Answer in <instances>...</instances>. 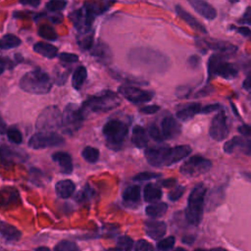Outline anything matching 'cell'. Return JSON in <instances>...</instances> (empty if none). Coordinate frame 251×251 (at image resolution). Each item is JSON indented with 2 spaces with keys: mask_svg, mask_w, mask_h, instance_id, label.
Masks as SVG:
<instances>
[{
  "mask_svg": "<svg viewBox=\"0 0 251 251\" xmlns=\"http://www.w3.org/2000/svg\"><path fill=\"white\" fill-rule=\"evenodd\" d=\"M130 63L150 73H164L170 67V60L159 51L150 48H134L128 53Z\"/></svg>",
  "mask_w": 251,
  "mask_h": 251,
  "instance_id": "6da1fadb",
  "label": "cell"
},
{
  "mask_svg": "<svg viewBox=\"0 0 251 251\" xmlns=\"http://www.w3.org/2000/svg\"><path fill=\"white\" fill-rule=\"evenodd\" d=\"M191 153L188 145H178L175 147H152L145 150V157L148 163L154 167L170 166Z\"/></svg>",
  "mask_w": 251,
  "mask_h": 251,
  "instance_id": "7a4b0ae2",
  "label": "cell"
},
{
  "mask_svg": "<svg viewBox=\"0 0 251 251\" xmlns=\"http://www.w3.org/2000/svg\"><path fill=\"white\" fill-rule=\"evenodd\" d=\"M206 191V186L203 183H197L189 194L185 218L186 221L192 226H198L201 223Z\"/></svg>",
  "mask_w": 251,
  "mask_h": 251,
  "instance_id": "3957f363",
  "label": "cell"
},
{
  "mask_svg": "<svg viewBox=\"0 0 251 251\" xmlns=\"http://www.w3.org/2000/svg\"><path fill=\"white\" fill-rule=\"evenodd\" d=\"M20 87L34 94L48 93L52 87L50 76L43 71L33 70L26 73L20 80Z\"/></svg>",
  "mask_w": 251,
  "mask_h": 251,
  "instance_id": "277c9868",
  "label": "cell"
},
{
  "mask_svg": "<svg viewBox=\"0 0 251 251\" xmlns=\"http://www.w3.org/2000/svg\"><path fill=\"white\" fill-rule=\"evenodd\" d=\"M121 103L120 97L113 91H104L103 93L89 97L80 108L85 116L89 112H106L118 107Z\"/></svg>",
  "mask_w": 251,
  "mask_h": 251,
  "instance_id": "5b68a950",
  "label": "cell"
},
{
  "mask_svg": "<svg viewBox=\"0 0 251 251\" xmlns=\"http://www.w3.org/2000/svg\"><path fill=\"white\" fill-rule=\"evenodd\" d=\"M209 77L222 76L226 79H231L237 75V69L229 62L226 61V56L220 53L213 54L208 62Z\"/></svg>",
  "mask_w": 251,
  "mask_h": 251,
  "instance_id": "8992f818",
  "label": "cell"
},
{
  "mask_svg": "<svg viewBox=\"0 0 251 251\" xmlns=\"http://www.w3.org/2000/svg\"><path fill=\"white\" fill-rule=\"evenodd\" d=\"M127 126L119 120H110L103 127L107 144L111 148H120L127 135Z\"/></svg>",
  "mask_w": 251,
  "mask_h": 251,
  "instance_id": "52a82bcc",
  "label": "cell"
},
{
  "mask_svg": "<svg viewBox=\"0 0 251 251\" xmlns=\"http://www.w3.org/2000/svg\"><path fill=\"white\" fill-rule=\"evenodd\" d=\"M36 128L41 131H50L62 126V114L56 106L45 108L36 121Z\"/></svg>",
  "mask_w": 251,
  "mask_h": 251,
  "instance_id": "ba28073f",
  "label": "cell"
},
{
  "mask_svg": "<svg viewBox=\"0 0 251 251\" xmlns=\"http://www.w3.org/2000/svg\"><path fill=\"white\" fill-rule=\"evenodd\" d=\"M84 115L80 108L75 104H69L62 114V126L68 133L76 131L82 125Z\"/></svg>",
  "mask_w": 251,
  "mask_h": 251,
  "instance_id": "9c48e42d",
  "label": "cell"
},
{
  "mask_svg": "<svg viewBox=\"0 0 251 251\" xmlns=\"http://www.w3.org/2000/svg\"><path fill=\"white\" fill-rule=\"evenodd\" d=\"M212 168L210 160L201 155L191 156L180 167V173L186 176H198L207 173Z\"/></svg>",
  "mask_w": 251,
  "mask_h": 251,
  "instance_id": "30bf717a",
  "label": "cell"
},
{
  "mask_svg": "<svg viewBox=\"0 0 251 251\" xmlns=\"http://www.w3.org/2000/svg\"><path fill=\"white\" fill-rule=\"evenodd\" d=\"M64 141V138L55 132L43 131L34 133L28 140V146L33 149H41L62 145Z\"/></svg>",
  "mask_w": 251,
  "mask_h": 251,
  "instance_id": "8fae6325",
  "label": "cell"
},
{
  "mask_svg": "<svg viewBox=\"0 0 251 251\" xmlns=\"http://www.w3.org/2000/svg\"><path fill=\"white\" fill-rule=\"evenodd\" d=\"M209 133L210 136L217 141H222L226 138L229 133V126L227 124V117L225 111H219L218 114L213 118Z\"/></svg>",
  "mask_w": 251,
  "mask_h": 251,
  "instance_id": "7c38bea8",
  "label": "cell"
},
{
  "mask_svg": "<svg viewBox=\"0 0 251 251\" xmlns=\"http://www.w3.org/2000/svg\"><path fill=\"white\" fill-rule=\"evenodd\" d=\"M94 18L95 17L88 13L84 7L72 12L70 15V19L74 26L79 33H85L90 31Z\"/></svg>",
  "mask_w": 251,
  "mask_h": 251,
  "instance_id": "4fadbf2b",
  "label": "cell"
},
{
  "mask_svg": "<svg viewBox=\"0 0 251 251\" xmlns=\"http://www.w3.org/2000/svg\"><path fill=\"white\" fill-rule=\"evenodd\" d=\"M119 92L125 97L126 100L132 103H143L148 102L153 98V93L143 90L141 88L131 86V85H124L119 87Z\"/></svg>",
  "mask_w": 251,
  "mask_h": 251,
  "instance_id": "5bb4252c",
  "label": "cell"
},
{
  "mask_svg": "<svg viewBox=\"0 0 251 251\" xmlns=\"http://www.w3.org/2000/svg\"><path fill=\"white\" fill-rule=\"evenodd\" d=\"M197 44L200 48H202L204 51L208 49H212L217 51L220 54L225 55L226 57L227 55H231L236 51V46L229 42L226 41H218V40H198Z\"/></svg>",
  "mask_w": 251,
  "mask_h": 251,
  "instance_id": "9a60e30c",
  "label": "cell"
},
{
  "mask_svg": "<svg viewBox=\"0 0 251 251\" xmlns=\"http://www.w3.org/2000/svg\"><path fill=\"white\" fill-rule=\"evenodd\" d=\"M161 130L165 139H173L180 134L181 126L175 118L166 117L162 121Z\"/></svg>",
  "mask_w": 251,
  "mask_h": 251,
  "instance_id": "2e32d148",
  "label": "cell"
},
{
  "mask_svg": "<svg viewBox=\"0 0 251 251\" xmlns=\"http://www.w3.org/2000/svg\"><path fill=\"white\" fill-rule=\"evenodd\" d=\"M190 6L207 20H214L217 17V10L205 0H187Z\"/></svg>",
  "mask_w": 251,
  "mask_h": 251,
  "instance_id": "e0dca14e",
  "label": "cell"
},
{
  "mask_svg": "<svg viewBox=\"0 0 251 251\" xmlns=\"http://www.w3.org/2000/svg\"><path fill=\"white\" fill-rule=\"evenodd\" d=\"M145 231L152 239L158 240L165 235L167 231V226L164 222L149 220L145 222Z\"/></svg>",
  "mask_w": 251,
  "mask_h": 251,
  "instance_id": "ac0fdd59",
  "label": "cell"
},
{
  "mask_svg": "<svg viewBox=\"0 0 251 251\" xmlns=\"http://www.w3.org/2000/svg\"><path fill=\"white\" fill-rule=\"evenodd\" d=\"M176 14L180 17V19H182L193 29L200 31L202 33H207L206 27L200 22H198L192 15H190L188 12H186L182 7H180L179 5H176Z\"/></svg>",
  "mask_w": 251,
  "mask_h": 251,
  "instance_id": "d6986e66",
  "label": "cell"
},
{
  "mask_svg": "<svg viewBox=\"0 0 251 251\" xmlns=\"http://www.w3.org/2000/svg\"><path fill=\"white\" fill-rule=\"evenodd\" d=\"M90 50H91L92 56L97 58V60H99L100 62L108 63L112 59V52H111L110 48L108 47L107 44H105L101 41L97 42L94 46H92V48Z\"/></svg>",
  "mask_w": 251,
  "mask_h": 251,
  "instance_id": "ffe728a7",
  "label": "cell"
},
{
  "mask_svg": "<svg viewBox=\"0 0 251 251\" xmlns=\"http://www.w3.org/2000/svg\"><path fill=\"white\" fill-rule=\"evenodd\" d=\"M52 159L59 165L62 173L71 174L73 172V161L68 153L60 151L56 152L52 155Z\"/></svg>",
  "mask_w": 251,
  "mask_h": 251,
  "instance_id": "44dd1931",
  "label": "cell"
},
{
  "mask_svg": "<svg viewBox=\"0 0 251 251\" xmlns=\"http://www.w3.org/2000/svg\"><path fill=\"white\" fill-rule=\"evenodd\" d=\"M0 234L7 241H18L21 238V231L14 226L0 221Z\"/></svg>",
  "mask_w": 251,
  "mask_h": 251,
  "instance_id": "7402d4cb",
  "label": "cell"
},
{
  "mask_svg": "<svg viewBox=\"0 0 251 251\" xmlns=\"http://www.w3.org/2000/svg\"><path fill=\"white\" fill-rule=\"evenodd\" d=\"M75 183L70 179L60 180L55 185L56 194L61 198H69L70 196H72L75 191Z\"/></svg>",
  "mask_w": 251,
  "mask_h": 251,
  "instance_id": "603a6c76",
  "label": "cell"
},
{
  "mask_svg": "<svg viewBox=\"0 0 251 251\" xmlns=\"http://www.w3.org/2000/svg\"><path fill=\"white\" fill-rule=\"evenodd\" d=\"M33 50L49 59L55 58L58 55V49L54 45L46 42H37L33 45Z\"/></svg>",
  "mask_w": 251,
  "mask_h": 251,
  "instance_id": "cb8c5ba5",
  "label": "cell"
},
{
  "mask_svg": "<svg viewBox=\"0 0 251 251\" xmlns=\"http://www.w3.org/2000/svg\"><path fill=\"white\" fill-rule=\"evenodd\" d=\"M123 200L126 205H136L140 200V188L138 185L127 187L123 193Z\"/></svg>",
  "mask_w": 251,
  "mask_h": 251,
  "instance_id": "d4e9b609",
  "label": "cell"
},
{
  "mask_svg": "<svg viewBox=\"0 0 251 251\" xmlns=\"http://www.w3.org/2000/svg\"><path fill=\"white\" fill-rule=\"evenodd\" d=\"M132 143L139 147L143 148L148 144V135L145 129L140 126H135L132 129V135H131Z\"/></svg>",
  "mask_w": 251,
  "mask_h": 251,
  "instance_id": "484cf974",
  "label": "cell"
},
{
  "mask_svg": "<svg viewBox=\"0 0 251 251\" xmlns=\"http://www.w3.org/2000/svg\"><path fill=\"white\" fill-rule=\"evenodd\" d=\"M83 7L88 13H90L94 17L101 15L107 10L106 3L100 0H86Z\"/></svg>",
  "mask_w": 251,
  "mask_h": 251,
  "instance_id": "4316f807",
  "label": "cell"
},
{
  "mask_svg": "<svg viewBox=\"0 0 251 251\" xmlns=\"http://www.w3.org/2000/svg\"><path fill=\"white\" fill-rule=\"evenodd\" d=\"M200 110H201V105L199 103H193L179 110L176 113V117L181 121H188L191 118H193L196 114L200 113Z\"/></svg>",
  "mask_w": 251,
  "mask_h": 251,
  "instance_id": "83f0119b",
  "label": "cell"
},
{
  "mask_svg": "<svg viewBox=\"0 0 251 251\" xmlns=\"http://www.w3.org/2000/svg\"><path fill=\"white\" fill-rule=\"evenodd\" d=\"M143 194L144 200L146 202H155L162 197V190L158 185L154 183H148L144 187Z\"/></svg>",
  "mask_w": 251,
  "mask_h": 251,
  "instance_id": "f1b7e54d",
  "label": "cell"
},
{
  "mask_svg": "<svg viewBox=\"0 0 251 251\" xmlns=\"http://www.w3.org/2000/svg\"><path fill=\"white\" fill-rule=\"evenodd\" d=\"M168 210V205L165 202H158L153 203L151 205H148L146 207V214L152 219H157L165 215V213Z\"/></svg>",
  "mask_w": 251,
  "mask_h": 251,
  "instance_id": "f546056e",
  "label": "cell"
},
{
  "mask_svg": "<svg viewBox=\"0 0 251 251\" xmlns=\"http://www.w3.org/2000/svg\"><path fill=\"white\" fill-rule=\"evenodd\" d=\"M238 146H246L248 148H251V144L247 142V140H244L243 138L239 136H235L229 140H227L224 145V150L226 153H232L234 149Z\"/></svg>",
  "mask_w": 251,
  "mask_h": 251,
  "instance_id": "4dcf8cb0",
  "label": "cell"
},
{
  "mask_svg": "<svg viewBox=\"0 0 251 251\" xmlns=\"http://www.w3.org/2000/svg\"><path fill=\"white\" fill-rule=\"evenodd\" d=\"M87 76L86 69L83 66L77 67L73 75V86L75 89H79Z\"/></svg>",
  "mask_w": 251,
  "mask_h": 251,
  "instance_id": "1f68e13d",
  "label": "cell"
},
{
  "mask_svg": "<svg viewBox=\"0 0 251 251\" xmlns=\"http://www.w3.org/2000/svg\"><path fill=\"white\" fill-rule=\"evenodd\" d=\"M21 43L22 41L18 36L8 33L0 39V48L4 50H8V49L18 47Z\"/></svg>",
  "mask_w": 251,
  "mask_h": 251,
  "instance_id": "d6a6232c",
  "label": "cell"
},
{
  "mask_svg": "<svg viewBox=\"0 0 251 251\" xmlns=\"http://www.w3.org/2000/svg\"><path fill=\"white\" fill-rule=\"evenodd\" d=\"M38 34L47 40H56L58 38V34L55 29L48 25H40L38 28Z\"/></svg>",
  "mask_w": 251,
  "mask_h": 251,
  "instance_id": "836d02e7",
  "label": "cell"
},
{
  "mask_svg": "<svg viewBox=\"0 0 251 251\" xmlns=\"http://www.w3.org/2000/svg\"><path fill=\"white\" fill-rule=\"evenodd\" d=\"M81 155L84 158V160L89 162V163H95L99 159V151H98V149H96L94 147H91V146L85 147L82 150Z\"/></svg>",
  "mask_w": 251,
  "mask_h": 251,
  "instance_id": "e575fe53",
  "label": "cell"
},
{
  "mask_svg": "<svg viewBox=\"0 0 251 251\" xmlns=\"http://www.w3.org/2000/svg\"><path fill=\"white\" fill-rule=\"evenodd\" d=\"M224 198V193L222 192V189H215L213 191H211L210 195L208 196V205H209V210H211V208H215L216 206H218L221 203V200Z\"/></svg>",
  "mask_w": 251,
  "mask_h": 251,
  "instance_id": "d590c367",
  "label": "cell"
},
{
  "mask_svg": "<svg viewBox=\"0 0 251 251\" xmlns=\"http://www.w3.org/2000/svg\"><path fill=\"white\" fill-rule=\"evenodd\" d=\"M85 33H80V37H78L77 42L78 45L80 46L81 49L83 50H90L93 46V35L92 34H86Z\"/></svg>",
  "mask_w": 251,
  "mask_h": 251,
  "instance_id": "8d00e7d4",
  "label": "cell"
},
{
  "mask_svg": "<svg viewBox=\"0 0 251 251\" xmlns=\"http://www.w3.org/2000/svg\"><path fill=\"white\" fill-rule=\"evenodd\" d=\"M21 154L19 153H14L11 151L8 147H2L0 148V158L5 161H15V160H20L21 159Z\"/></svg>",
  "mask_w": 251,
  "mask_h": 251,
  "instance_id": "74e56055",
  "label": "cell"
},
{
  "mask_svg": "<svg viewBox=\"0 0 251 251\" xmlns=\"http://www.w3.org/2000/svg\"><path fill=\"white\" fill-rule=\"evenodd\" d=\"M67 6L66 0H49L46 3V8L50 12H58L65 9Z\"/></svg>",
  "mask_w": 251,
  "mask_h": 251,
  "instance_id": "f35d334b",
  "label": "cell"
},
{
  "mask_svg": "<svg viewBox=\"0 0 251 251\" xmlns=\"http://www.w3.org/2000/svg\"><path fill=\"white\" fill-rule=\"evenodd\" d=\"M6 133H7L8 138H9L12 142L17 143V144L22 143V141H23V136H22L21 131H20L18 128H16V127H10V128L7 129V132H6Z\"/></svg>",
  "mask_w": 251,
  "mask_h": 251,
  "instance_id": "ab89813d",
  "label": "cell"
},
{
  "mask_svg": "<svg viewBox=\"0 0 251 251\" xmlns=\"http://www.w3.org/2000/svg\"><path fill=\"white\" fill-rule=\"evenodd\" d=\"M176 242V238L175 236H168L164 239H161L158 243H157V249L159 250H169L172 249L175 245Z\"/></svg>",
  "mask_w": 251,
  "mask_h": 251,
  "instance_id": "60d3db41",
  "label": "cell"
},
{
  "mask_svg": "<svg viewBox=\"0 0 251 251\" xmlns=\"http://www.w3.org/2000/svg\"><path fill=\"white\" fill-rule=\"evenodd\" d=\"M117 245L120 249H124V250H130L132 248L133 245V240L126 235H122L118 238L117 241Z\"/></svg>",
  "mask_w": 251,
  "mask_h": 251,
  "instance_id": "b9f144b4",
  "label": "cell"
},
{
  "mask_svg": "<svg viewBox=\"0 0 251 251\" xmlns=\"http://www.w3.org/2000/svg\"><path fill=\"white\" fill-rule=\"evenodd\" d=\"M54 249L57 251H75V250H78V247L74 242L64 240V241L59 242L54 247Z\"/></svg>",
  "mask_w": 251,
  "mask_h": 251,
  "instance_id": "7bdbcfd3",
  "label": "cell"
},
{
  "mask_svg": "<svg viewBox=\"0 0 251 251\" xmlns=\"http://www.w3.org/2000/svg\"><path fill=\"white\" fill-rule=\"evenodd\" d=\"M149 135L154 139V140H157V141H162L164 138L163 136V133H162V130L155 125H152L150 127H149Z\"/></svg>",
  "mask_w": 251,
  "mask_h": 251,
  "instance_id": "ee69618b",
  "label": "cell"
},
{
  "mask_svg": "<svg viewBox=\"0 0 251 251\" xmlns=\"http://www.w3.org/2000/svg\"><path fill=\"white\" fill-rule=\"evenodd\" d=\"M183 192H184V188L182 186H180V185L173 187V189L169 193V198L172 201H176V200H178L182 196Z\"/></svg>",
  "mask_w": 251,
  "mask_h": 251,
  "instance_id": "f6af8a7d",
  "label": "cell"
},
{
  "mask_svg": "<svg viewBox=\"0 0 251 251\" xmlns=\"http://www.w3.org/2000/svg\"><path fill=\"white\" fill-rule=\"evenodd\" d=\"M59 59L65 63H75L78 61L77 55L73 53H61L59 55Z\"/></svg>",
  "mask_w": 251,
  "mask_h": 251,
  "instance_id": "bcb514c9",
  "label": "cell"
},
{
  "mask_svg": "<svg viewBox=\"0 0 251 251\" xmlns=\"http://www.w3.org/2000/svg\"><path fill=\"white\" fill-rule=\"evenodd\" d=\"M158 176H160V175H158V174H154V173H150V172H143V173H140L137 176H135L133 179L138 180V181H143V180H147V179L158 177Z\"/></svg>",
  "mask_w": 251,
  "mask_h": 251,
  "instance_id": "7dc6e473",
  "label": "cell"
},
{
  "mask_svg": "<svg viewBox=\"0 0 251 251\" xmlns=\"http://www.w3.org/2000/svg\"><path fill=\"white\" fill-rule=\"evenodd\" d=\"M135 250H153V246L148 241L140 239L135 243Z\"/></svg>",
  "mask_w": 251,
  "mask_h": 251,
  "instance_id": "c3c4849f",
  "label": "cell"
},
{
  "mask_svg": "<svg viewBox=\"0 0 251 251\" xmlns=\"http://www.w3.org/2000/svg\"><path fill=\"white\" fill-rule=\"evenodd\" d=\"M240 23L242 24H246L251 25V7H248L245 11V13L243 14L242 18L239 20Z\"/></svg>",
  "mask_w": 251,
  "mask_h": 251,
  "instance_id": "681fc988",
  "label": "cell"
},
{
  "mask_svg": "<svg viewBox=\"0 0 251 251\" xmlns=\"http://www.w3.org/2000/svg\"><path fill=\"white\" fill-rule=\"evenodd\" d=\"M160 110V107L157 105H150V106H145L140 109V112L143 114H154Z\"/></svg>",
  "mask_w": 251,
  "mask_h": 251,
  "instance_id": "f907efd6",
  "label": "cell"
},
{
  "mask_svg": "<svg viewBox=\"0 0 251 251\" xmlns=\"http://www.w3.org/2000/svg\"><path fill=\"white\" fill-rule=\"evenodd\" d=\"M219 109H220V105H219V104H211V105H207V106L201 108L200 113H202V114H208V113L214 112V111L219 110Z\"/></svg>",
  "mask_w": 251,
  "mask_h": 251,
  "instance_id": "816d5d0a",
  "label": "cell"
},
{
  "mask_svg": "<svg viewBox=\"0 0 251 251\" xmlns=\"http://www.w3.org/2000/svg\"><path fill=\"white\" fill-rule=\"evenodd\" d=\"M231 28H233L234 30H236L237 32H239L240 34H242L244 36L251 35V29L246 26H231Z\"/></svg>",
  "mask_w": 251,
  "mask_h": 251,
  "instance_id": "f5cc1de1",
  "label": "cell"
},
{
  "mask_svg": "<svg viewBox=\"0 0 251 251\" xmlns=\"http://www.w3.org/2000/svg\"><path fill=\"white\" fill-rule=\"evenodd\" d=\"M238 131L245 136H251V126L242 125L238 127Z\"/></svg>",
  "mask_w": 251,
  "mask_h": 251,
  "instance_id": "db71d44e",
  "label": "cell"
},
{
  "mask_svg": "<svg viewBox=\"0 0 251 251\" xmlns=\"http://www.w3.org/2000/svg\"><path fill=\"white\" fill-rule=\"evenodd\" d=\"M199 63H200V59H199V57L196 56V55H193V56H191V57L188 59V65H189L191 68H196V67H198Z\"/></svg>",
  "mask_w": 251,
  "mask_h": 251,
  "instance_id": "11a10c76",
  "label": "cell"
},
{
  "mask_svg": "<svg viewBox=\"0 0 251 251\" xmlns=\"http://www.w3.org/2000/svg\"><path fill=\"white\" fill-rule=\"evenodd\" d=\"M11 61L7 58H0V75L5 71L7 67H10Z\"/></svg>",
  "mask_w": 251,
  "mask_h": 251,
  "instance_id": "9f6ffc18",
  "label": "cell"
},
{
  "mask_svg": "<svg viewBox=\"0 0 251 251\" xmlns=\"http://www.w3.org/2000/svg\"><path fill=\"white\" fill-rule=\"evenodd\" d=\"M23 5H28L31 7H37L40 4V0H20Z\"/></svg>",
  "mask_w": 251,
  "mask_h": 251,
  "instance_id": "6f0895ef",
  "label": "cell"
},
{
  "mask_svg": "<svg viewBox=\"0 0 251 251\" xmlns=\"http://www.w3.org/2000/svg\"><path fill=\"white\" fill-rule=\"evenodd\" d=\"M243 87L247 90L251 89V72L247 75V76L245 77L244 81H243Z\"/></svg>",
  "mask_w": 251,
  "mask_h": 251,
  "instance_id": "680465c9",
  "label": "cell"
},
{
  "mask_svg": "<svg viewBox=\"0 0 251 251\" xmlns=\"http://www.w3.org/2000/svg\"><path fill=\"white\" fill-rule=\"evenodd\" d=\"M163 184L165 186H173L174 184H176V180L175 179H167V180L163 181Z\"/></svg>",
  "mask_w": 251,
  "mask_h": 251,
  "instance_id": "91938a15",
  "label": "cell"
},
{
  "mask_svg": "<svg viewBox=\"0 0 251 251\" xmlns=\"http://www.w3.org/2000/svg\"><path fill=\"white\" fill-rule=\"evenodd\" d=\"M5 128H6V126H5L4 122L0 119V133H4Z\"/></svg>",
  "mask_w": 251,
  "mask_h": 251,
  "instance_id": "94428289",
  "label": "cell"
},
{
  "mask_svg": "<svg viewBox=\"0 0 251 251\" xmlns=\"http://www.w3.org/2000/svg\"><path fill=\"white\" fill-rule=\"evenodd\" d=\"M242 176L246 178V179H248L249 181H251V173H247V172H244V173H242Z\"/></svg>",
  "mask_w": 251,
  "mask_h": 251,
  "instance_id": "6125c7cd",
  "label": "cell"
},
{
  "mask_svg": "<svg viewBox=\"0 0 251 251\" xmlns=\"http://www.w3.org/2000/svg\"><path fill=\"white\" fill-rule=\"evenodd\" d=\"M36 250H49V248H46V247H39V248H37Z\"/></svg>",
  "mask_w": 251,
  "mask_h": 251,
  "instance_id": "be15d7a7",
  "label": "cell"
},
{
  "mask_svg": "<svg viewBox=\"0 0 251 251\" xmlns=\"http://www.w3.org/2000/svg\"><path fill=\"white\" fill-rule=\"evenodd\" d=\"M230 3H236V2H238L239 0H228Z\"/></svg>",
  "mask_w": 251,
  "mask_h": 251,
  "instance_id": "e7e4bbea",
  "label": "cell"
},
{
  "mask_svg": "<svg viewBox=\"0 0 251 251\" xmlns=\"http://www.w3.org/2000/svg\"><path fill=\"white\" fill-rule=\"evenodd\" d=\"M249 99H250V102H251V94H250V96H249Z\"/></svg>",
  "mask_w": 251,
  "mask_h": 251,
  "instance_id": "03108f58",
  "label": "cell"
}]
</instances>
